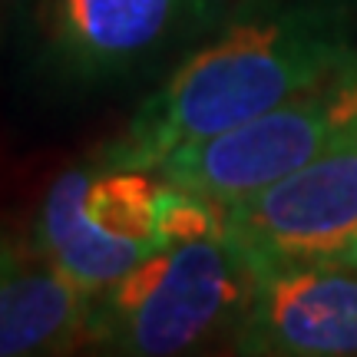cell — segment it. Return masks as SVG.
<instances>
[{"label":"cell","mask_w":357,"mask_h":357,"mask_svg":"<svg viewBox=\"0 0 357 357\" xmlns=\"http://www.w3.org/2000/svg\"><path fill=\"white\" fill-rule=\"evenodd\" d=\"M357 53V0H242L185 53L96 159L149 169L314 86Z\"/></svg>","instance_id":"obj_1"},{"label":"cell","mask_w":357,"mask_h":357,"mask_svg":"<svg viewBox=\"0 0 357 357\" xmlns=\"http://www.w3.org/2000/svg\"><path fill=\"white\" fill-rule=\"evenodd\" d=\"M255 275V261L225 225L178 238L89 298L86 341L129 357H172L231 341Z\"/></svg>","instance_id":"obj_2"},{"label":"cell","mask_w":357,"mask_h":357,"mask_svg":"<svg viewBox=\"0 0 357 357\" xmlns=\"http://www.w3.org/2000/svg\"><path fill=\"white\" fill-rule=\"evenodd\" d=\"M354 132L357 53H351L314 86L229 132L178 146L153 172L169 185L225 205L265 189Z\"/></svg>","instance_id":"obj_3"},{"label":"cell","mask_w":357,"mask_h":357,"mask_svg":"<svg viewBox=\"0 0 357 357\" xmlns=\"http://www.w3.org/2000/svg\"><path fill=\"white\" fill-rule=\"evenodd\" d=\"M162 178L109 169L93 155L53 178L33 222V242L79 294L96 298L166 242L159 235Z\"/></svg>","instance_id":"obj_4"},{"label":"cell","mask_w":357,"mask_h":357,"mask_svg":"<svg viewBox=\"0 0 357 357\" xmlns=\"http://www.w3.org/2000/svg\"><path fill=\"white\" fill-rule=\"evenodd\" d=\"M229 13V0H47V60L70 86L129 83L192 53Z\"/></svg>","instance_id":"obj_5"},{"label":"cell","mask_w":357,"mask_h":357,"mask_svg":"<svg viewBox=\"0 0 357 357\" xmlns=\"http://www.w3.org/2000/svg\"><path fill=\"white\" fill-rule=\"evenodd\" d=\"M225 235L255 261H357V132L265 189L222 205Z\"/></svg>","instance_id":"obj_6"},{"label":"cell","mask_w":357,"mask_h":357,"mask_svg":"<svg viewBox=\"0 0 357 357\" xmlns=\"http://www.w3.org/2000/svg\"><path fill=\"white\" fill-rule=\"evenodd\" d=\"M231 347L255 357H357V261L255 268Z\"/></svg>","instance_id":"obj_7"},{"label":"cell","mask_w":357,"mask_h":357,"mask_svg":"<svg viewBox=\"0 0 357 357\" xmlns=\"http://www.w3.org/2000/svg\"><path fill=\"white\" fill-rule=\"evenodd\" d=\"M89 298L47 261L33 238L0 229V357L63 354L86 341Z\"/></svg>","instance_id":"obj_8"},{"label":"cell","mask_w":357,"mask_h":357,"mask_svg":"<svg viewBox=\"0 0 357 357\" xmlns=\"http://www.w3.org/2000/svg\"><path fill=\"white\" fill-rule=\"evenodd\" d=\"M235 3H242V0H235Z\"/></svg>","instance_id":"obj_9"}]
</instances>
